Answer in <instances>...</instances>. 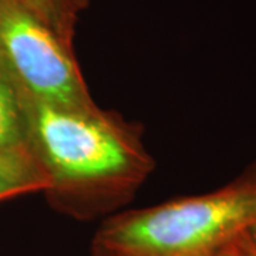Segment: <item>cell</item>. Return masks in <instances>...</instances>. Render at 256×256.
<instances>
[{
	"mask_svg": "<svg viewBox=\"0 0 256 256\" xmlns=\"http://www.w3.org/2000/svg\"><path fill=\"white\" fill-rule=\"evenodd\" d=\"M248 234H249V238H250V240H252V245H254L256 249V225L249 229V232H248Z\"/></svg>",
	"mask_w": 256,
	"mask_h": 256,
	"instance_id": "cell-9",
	"label": "cell"
},
{
	"mask_svg": "<svg viewBox=\"0 0 256 256\" xmlns=\"http://www.w3.org/2000/svg\"><path fill=\"white\" fill-rule=\"evenodd\" d=\"M78 2V6H80V9L84 10L88 8V4L92 3V0H77Z\"/></svg>",
	"mask_w": 256,
	"mask_h": 256,
	"instance_id": "cell-10",
	"label": "cell"
},
{
	"mask_svg": "<svg viewBox=\"0 0 256 256\" xmlns=\"http://www.w3.org/2000/svg\"><path fill=\"white\" fill-rule=\"evenodd\" d=\"M90 256H110V255H107V254L101 252V250H98V249H94V248H92V255H90Z\"/></svg>",
	"mask_w": 256,
	"mask_h": 256,
	"instance_id": "cell-11",
	"label": "cell"
},
{
	"mask_svg": "<svg viewBox=\"0 0 256 256\" xmlns=\"http://www.w3.org/2000/svg\"><path fill=\"white\" fill-rule=\"evenodd\" d=\"M48 186L43 168L28 146L0 150V202Z\"/></svg>",
	"mask_w": 256,
	"mask_h": 256,
	"instance_id": "cell-4",
	"label": "cell"
},
{
	"mask_svg": "<svg viewBox=\"0 0 256 256\" xmlns=\"http://www.w3.org/2000/svg\"><path fill=\"white\" fill-rule=\"evenodd\" d=\"M256 225V160L215 191L107 216L92 248L110 256H214Z\"/></svg>",
	"mask_w": 256,
	"mask_h": 256,
	"instance_id": "cell-2",
	"label": "cell"
},
{
	"mask_svg": "<svg viewBox=\"0 0 256 256\" xmlns=\"http://www.w3.org/2000/svg\"><path fill=\"white\" fill-rule=\"evenodd\" d=\"M22 98L26 146L46 174L43 194L57 212L78 220H106L154 171L140 127L118 112Z\"/></svg>",
	"mask_w": 256,
	"mask_h": 256,
	"instance_id": "cell-1",
	"label": "cell"
},
{
	"mask_svg": "<svg viewBox=\"0 0 256 256\" xmlns=\"http://www.w3.org/2000/svg\"><path fill=\"white\" fill-rule=\"evenodd\" d=\"M214 256H242L238 240H236V242H234V244H232V245H229V246L224 248L222 250H220L218 254H215Z\"/></svg>",
	"mask_w": 256,
	"mask_h": 256,
	"instance_id": "cell-8",
	"label": "cell"
},
{
	"mask_svg": "<svg viewBox=\"0 0 256 256\" xmlns=\"http://www.w3.org/2000/svg\"><path fill=\"white\" fill-rule=\"evenodd\" d=\"M0 66L28 100L67 107L97 106L66 42L42 18L0 0Z\"/></svg>",
	"mask_w": 256,
	"mask_h": 256,
	"instance_id": "cell-3",
	"label": "cell"
},
{
	"mask_svg": "<svg viewBox=\"0 0 256 256\" xmlns=\"http://www.w3.org/2000/svg\"><path fill=\"white\" fill-rule=\"evenodd\" d=\"M239 248H240V254L242 256H256V249L252 245V240L249 238V234H244L240 238L238 239Z\"/></svg>",
	"mask_w": 256,
	"mask_h": 256,
	"instance_id": "cell-7",
	"label": "cell"
},
{
	"mask_svg": "<svg viewBox=\"0 0 256 256\" xmlns=\"http://www.w3.org/2000/svg\"><path fill=\"white\" fill-rule=\"evenodd\" d=\"M28 10L42 18L68 43H74L78 13L82 12L77 0H4Z\"/></svg>",
	"mask_w": 256,
	"mask_h": 256,
	"instance_id": "cell-6",
	"label": "cell"
},
{
	"mask_svg": "<svg viewBox=\"0 0 256 256\" xmlns=\"http://www.w3.org/2000/svg\"><path fill=\"white\" fill-rule=\"evenodd\" d=\"M26 146L23 98L0 66V150Z\"/></svg>",
	"mask_w": 256,
	"mask_h": 256,
	"instance_id": "cell-5",
	"label": "cell"
}]
</instances>
